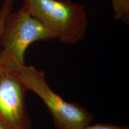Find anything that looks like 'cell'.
Here are the masks:
<instances>
[{
  "label": "cell",
  "mask_w": 129,
  "mask_h": 129,
  "mask_svg": "<svg viewBox=\"0 0 129 129\" xmlns=\"http://www.w3.org/2000/svg\"><path fill=\"white\" fill-rule=\"evenodd\" d=\"M67 44L84 39L87 29L85 7L70 0H24L22 6Z\"/></svg>",
  "instance_id": "cell-1"
},
{
  "label": "cell",
  "mask_w": 129,
  "mask_h": 129,
  "mask_svg": "<svg viewBox=\"0 0 129 129\" xmlns=\"http://www.w3.org/2000/svg\"><path fill=\"white\" fill-rule=\"evenodd\" d=\"M6 67L14 72L27 90H31L43 101L56 129H82L93 121L91 113L78 104L64 101L51 89L43 71L26 64Z\"/></svg>",
  "instance_id": "cell-2"
},
{
  "label": "cell",
  "mask_w": 129,
  "mask_h": 129,
  "mask_svg": "<svg viewBox=\"0 0 129 129\" xmlns=\"http://www.w3.org/2000/svg\"><path fill=\"white\" fill-rule=\"evenodd\" d=\"M57 39L46 28L23 7L10 13L0 35V65L17 67L25 64V54L33 43Z\"/></svg>",
  "instance_id": "cell-3"
},
{
  "label": "cell",
  "mask_w": 129,
  "mask_h": 129,
  "mask_svg": "<svg viewBox=\"0 0 129 129\" xmlns=\"http://www.w3.org/2000/svg\"><path fill=\"white\" fill-rule=\"evenodd\" d=\"M27 90L10 69L0 65V124L5 129H32L26 105Z\"/></svg>",
  "instance_id": "cell-4"
},
{
  "label": "cell",
  "mask_w": 129,
  "mask_h": 129,
  "mask_svg": "<svg viewBox=\"0 0 129 129\" xmlns=\"http://www.w3.org/2000/svg\"><path fill=\"white\" fill-rule=\"evenodd\" d=\"M114 10V18L117 21L129 23V0H109Z\"/></svg>",
  "instance_id": "cell-5"
},
{
  "label": "cell",
  "mask_w": 129,
  "mask_h": 129,
  "mask_svg": "<svg viewBox=\"0 0 129 129\" xmlns=\"http://www.w3.org/2000/svg\"><path fill=\"white\" fill-rule=\"evenodd\" d=\"M14 0H3L0 9V35L3 30L5 21L8 15L12 12Z\"/></svg>",
  "instance_id": "cell-6"
},
{
  "label": "cell",
  "mask_w": 129,
  "mask_h": 129,
  "mask_svg": "<svg viewBox=\"0 0 129 129\" xmlns=\"http://www.w3.org/2000/svg\"><path fill=\"white\" fill-rule=\"evenodd\" d=\"M82 129H129L128 126H117L109 124H96L84 127Z\"/></svg>",
  "instance_id": "cell-7"
},
{
  "label": "cell",
  "mask_w": 129,
  "mask_h": 129,
  "mask_svg": "<svg viewBox=\"0 0 129 129\" xmlns=\"http://www.w3.org/2000/svg\"><path fill=\"white\" fill-rule=\"evenodd\" d=\"M0 129H5V128L2 126V125L0 124Z\"/></svg>",
  "instance_id": "cell-8"
}]
</instances>
